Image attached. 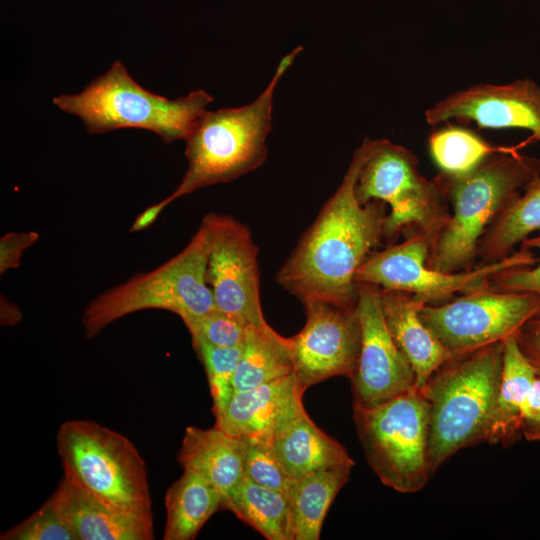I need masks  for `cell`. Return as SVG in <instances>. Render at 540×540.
Wrapping results in <instances>:
<instances>
[{
  "instance_id": "1",
  "label": "cell",
  "mask_w": 540,
  "mask_h": 540,
  "mask_svg": "<svg viewBox=\"0 0 540 540\" xmlns=\"http://www.w3.org/2000/svg\"><path fill=\"white\" fill-rule=\"evenodd\" d=\"M365 153L363 140L341 184L276 275L277 283L301 302L324 299L356 305L355 274L385 241L387 205L379 200L361 204L355 193Z\"/></svg>"
},
{
  "instance_id": "2",
  "label": "cell",
  "mask_w": 540,
  "mask_h": 540,
  "mask_svg": "<svg viewBox=\"0 0 540 540\" xmlns=\"http://www.w3.org/2000/svg\"><path fill=\"white\" fill-rule=\"evenodd\" d=\"M539 177L540 159L512 149L488 156L462 175L439 172L434 180L450 205V216L430 246L426 265L443 272L473 269L484 233Z\"/></svg>"
},
{
  "instance_id": "3",
  "label": "cell",
  "mask_w": 540,
  "mask_h": 540,
  "mask_svg": "<svg viewBox=\"0 0 540 540\" xmlns=\"http://www.w3.org/2000/svg\"><path fill=\"white\" fill-rule=\"evenodd\" d=\"M503 368V341L448 358L420 388L429 405L432 474L452 455L486 442Z\"/></svg>"
},
{
  "instance_id": "4",
  "label": "cell",
  "mask_w": 540,
  "mask_h": 540,
  "mask_svg": "<svg viewBox=\"0 0 540 540\" xmlns=\"http://www.w3.org/2000/svg\"><path fill=\"white\" fill-rule=\"evenodd\" d=\"M213 97L205 90L169 99L137 83L116 60L76 94L52 99L60 110L80 118L89 134L135 128L158 135L165 143L186 140Z\"/></svg>"
},
{
  "instance_id": "5",
  "label": "cell",
  "mask_w": 540,
  "mask_h": 540,
  "mask_svg": "<svg viewBox=\"0 0 540 540\" xmlns=\"http://www.w3.org/2000/svg\"><path fill=\"white\" fill-rule=\"evenodd\" d=\"M276 67L264 91L250 104L205 111L187 137V169L166 206L185 195L218 183L231 182L259 168L267 158L275 88L285 74Z\"/></svg>"
},
{
  "instance_id": "6",
  "label": "cell",
  "mask_w": 540,
  "mask_h": 540,
  "mask_svg": "<svg viewBox=\"0 0 540 540\" xmlns=\"http://www.w3.org/2000/svg\"><path fill=\"white\" fill-rule=\"evenodd\" d=\"M209 250L210 228L204 216L188 244L175 256L89 302L82 315L85 336L94 338L114 321L142 310H165L184 320L215 308L207 280Z\"/></svg>"
},
{
  "instance_id": "7",
  "label": "cell",
  "mask_w": 540,
  "mask_h": 540,
  "mask_svg": "<svg viewBox=\"0 0 540 540\" xmlns=\"http://www.w3.org/2000/svg\"><path fill=\"white\" fill-rule=\"evenodd\" d=\"M366 153L355 193L365 204L379 200L389 206L385 241L422 235L431 244L445 226L450 207L435 180L418 169L417 157L404 146L387 139H364Z\"/></svg>"
},
{
  "instance_id": "8",
  "label": "cell",
  "mask_w": 540,
  "mask_h": 540,
  "mask_svg": "<svg viewBox=\"0 0 540 540\" xmlns=\"http://www.w3.org/2000/svg\"><path fill=\"white\" fill-rule=\"evenodd\" d=\"M64 477L116 508L151 512L145 461L124 435L90 420H68L57 433Z\"/></svg>"
},
{
  "instance_id": "9",
  "label": "cell",
  "mask_w": 540,
  "mask_h": 540,
  "mask_svg": "<svg viewBox=\"0 0 540 540\" xmlns=\"http://www.w3.org/2000/svg\"><path fill=\"white\" fill-rule=\"evenodd\" d=\"M366 461L379 480L400 493H415L428 483L429 405L413 388L374 408L353 409Z\"/></svg>"
},
{
  "instance_id": "10",
  "label": "cell",
  "mask_w": 540,
  "mask_h": 540,
  "mask_svg": "<svg viewBox=\"0 0 540 540\" xmlns=\"http://www.w3.org/2000/svg\"><path fill=\"white\" fill-rule=\"evenodd\" d=\"M429 241L422 235L405 237L372 253L355 274V283H366L387 290L411 293L423 304L446 302L456 293L464 294L490 287L495 273L532 267L538 258L523 246L506 258L468 271L443 272L426 265Z\"/></svg>"
},
{
  "instance_id": "11",
  "label": "cell",
  "mask_w": 540,
  "mask_h": 540,
  "mask_svg": "<svg viewBox=\"0 0 540 540\" xmlns=\"http://www.w3.org/2000/svg\"><path fill=\"white\" fill-rule=\"evenodd\" d=\"M418 313L452 357L515 337L540 316V294L488 287L440 304H421Z\"/></svg>"
},
{
  "instance_id": "12",
  "label": "cell",
  "mask_w": 540,
  "mask_h": 540,
  "mask_svg": "<svg viewBox=\"0 0 540 540\" xmlns=\"http://www.w3.org/2000/svg\"><path fill=\"white\" fill-rule=\"evenodd\" d=\"M306 322L289 337L293 374L307 388L334 376L350 378L361 345V325L356 305L324 299L302 302Z\"/></svg>"
},
{
  "instance_id": "13",
  "label": "cell",
  "mask_w": 540,
  "mask_h": 540,
  "mask_svg": "<svg viewBox=\"0 0 540 540\" xmlns=\"http://www.w3.org/2000/svg\"><path fill=\"white\" fill-rule=\"evenodd\" d=\"M210 228L207 280L214 306L248 326L268 324L260 299L258 248L244 223L226 214L205 215Z\"/></svg>"
},
{
  "instance_id": "14",
  "label": "cell",
  "mask_w": 540,
  "mask_h": 540,
  "mask_svg": "<svg viewBox=\"0 0 540 540\" xmlns=\"http://www.w3.org/2000/svg\"><path fill=\"white\" fill-rule=\"evenodd\" d=\"M381 288L357 284L361 345L351 381L353 409L374 408L416 388L414 371L386 325Z\"/></svg>"
},
{
  "instance_id": "15",
  "label": "cell",
  "mask_w": 540,
  "mask_h": 540,
  "mask_svg": "<svg viewBox=\"0 0 540 540\" xmlns=\"http://www.w3.org/2000/svg\"><path fill=\"white\" fill-rule=\"evenodd\" d=\"M451 119L480 128H517L540 140V86L529 78L507 84L479 83L458 90L425 111L429 125Z\"/></svg>"
},
{
  "instance_id": "16",
  "label": "cell",
  "mask_w": 540,
  "mask_h": 540,
  "mask_svg": "<svg viewBox=\"0 0 540 540\" xmlns=\"http://www.w3.org/2000/svg\"><path fill=\"white\" fill-rule=\"evenodd\" d=\"M306 390L292 373L252 389L232 394L216 427L245 442L270 444L274 436L305 411Z\"/></svg>"
},
{
  "instance_id": "17",
  "label": "cell",
  "mask_w": 540,
  "mask_h": 540,
  "mask_svg": "<svg viewBox=\"0 0 540 540\" xmlns=\"http://www.w3.org/2000/svg\"><path fill=\"white\" fill-rule=\"evenodd\" d=\"M77 540H151L152 513L111 506L63 477L49 497Z\"/></svg>"
},
{
  "instance_id": "18",
  "label": "cell",
  "mask_w": 540,
  "mask_h": 540,
  "mask_svg": "<svg viewBox=\"0 0 540 540\" xmlns=\"http://www.w3.org/2000/svg\"><path fill=\"white\" fill-rule=\"evenodd\" d=\"M383 316L396 345L410 363L420 389L450 355L419 316L420 301L411 293L381 289Z\"/></svg>"
},
{
  "instance_id": "19",
  "label": "cell",
  "mask_w": 540,
  "mask_h": 540,
  "mask_svg": "<svg viewBox=\"0 0 540 540\" xmlns=\"http://www.w3.org/2000/svg\"><path fill=\"white\" fill-rule=\"evenodd\" d=\"M184 470L204 476L220 492L223 503L244 477V442L222 429L189 426L177 455Z\"/></svg>"
},
{
  "instance_id": "20",
  "label": "cell",
  "mask_w": 540,
  "mask_h": 540,
  "mask_svg": "<svg viewBox=\"0 0 540 540\" xmlns=\"http://www.w3.org/2000/svg\"><path fill=\"white\" fill-rule=\"evenodd\" d=\"M270 444L292 479L324 469L355 465L346 448L321 430L306 411L283 427Z\"/></svg>"
},
{
  "instance_id": "21",
  "label": "cell",
  "mask_w": 540,
  "mask_h": 540,
  "mask_svg": "<svg viewBox=\"0 0 540 540\" xmlns=\"http://www.w3.org/2000/svg\"><path fill=\"white\" fill-rule=\"evenodd\" d=\"M537 376L520 350L515 337L503 341V368L487 441L504 447L513 445L520 433L521 411Z\"/></svg>"
},
{
  "instance_id": "22",
  "label": "cell",
  "mask_w": 540,
  "mask_h": 540,
  "mask_svg": "<svg viewBox=\"0 0 540 540\" xmlns=\"http://www.w3.org/2000/svg\"><path fill=\"white\" fill-rule=\"evenodd\" d=\"M353 466H339L292 479L287 490L293 540H318L330 506L349 481Z\"/></svg>"
},
{
  "instance_id": "23",
  "label": "cell",
  "mask_w": 540,
  "mask_h": 540,
  "mask_svg": "<svg viewBox=\"0 0 540 540\" xmlns=\"http://www.w3.org/2000/svg\"><path fill=\"white\" fill-rule=\"evenodd\" d=\"M165 508L163 539L191 540L222 509V496L204 476L184 470L166 491Z\"/></svg>"
},
{
  "instance_id": "24",
  "label": "cell",
  "mask_w": 540,
  "mask_h": 540,
  "mask_svg": "<svg viewBox=\"0 0 540 540\" xmlns=\"http://www.w3.org/2000/svg\"><path fill=\"white\" fill-rule=\"evenodd\" d=\"M539 230L540 177L526 186L484 233L478 244L476 266L506 258L517 244Z\"/></svg>"
},
{
  "instance_id": "25",
  "label": "cell",
  "mask_w": 540,
  "mask_h": 540,
  "mask_svg": "<svg viewBox=\"0 0 540 540\" xmlns=\"http://www.w3.org/2000/svg\"><path fill=\"white\" fill-rule=\"evenodd\" d=\"M293 373L289 338L269 324L249 326L236 368L234 392L255 388Z\"/></svg>"
},
{
  "instance_id": "26",
  "label": "cell",
  "mask_w": 540,
  "mask_h": 540,
  "mask_svg": "<svg viewBox=\"0 0 540 540\" xmlns=\"http://www.w3.org/2000/svg\"><path fill=\"white\" fill-rule=\"evenodd\" d=\"M222 510H229L268 540H293L290 503L283 492L243 477L229 492Z\"/></svg>"
},
{
  "instance_id": "27",
  "label": "cell",
  "mask_w": 540,
  "mask_h": 540,
  "mask_svg": "<svg viewBox=\"0 0 540 540\" xmlns=\"http://www.w3.org/2000/svg\"><path fill=\"white\" fill-rule=\"evenodd\" d=\"M428 144L440 172L448 175L465 174L488 156L506 149L494 147L474 132L455 126L434 131Z\"/></svg>"
},
{
  "instance_id": "28",
  "label": "cell",
  "mask_w": 540,
  "mask_h": 540,
  "mask_svg": "<svg viewBox=\"0 0 540 540\" xmlns=\"http://www.w3.org/2000/svg\"><path fill=\"white\" fill-rule=\"evenodd\" d=\"M201 360L213 400L215 417L226 408L234 393L233 379L238 366L243 344L235 347H218L202 342H192Z\"/></svg>"
},
{
  "instance_id": "29",
  "label": "cell",
  "mask_w": 540,
  "mask_h": 540,
  "mask_svg": "<svg viewBox=\"0 0 540 540\" xmlns=\"http://www.w3.org/2000/svg\"><path fill=\"white\" fill-rule=\"evenodd\" d=\"M182 321L191 335L192 342L218 347L242 345L249 327L241 319L216 308Z\"/></svg>"
},
{
  "instance_id": "30",
  "label": "cell",
  "mask_w": 540,
  "mask_h": 540,
  "mask_svg": "<svg viewBox=\"0 0 540 540\" xmlns=\"http://www.w3.org/2000/svg\"><path fill=\"white\" fill-rule=\"evenodd\" d=\"M1 540H77L50 498L27 519L6 530Z\"/></svg>"
},
{
  "instance_id": "31",
  "label": "cell",
  "mask_w": 540,
  "mask_h": 540,
  "mask_svg": "<svg viewBox=\"0 0 540 540\" xmlns=\"http://www.w3.org/2000/svg\"><path fill=\"white\" fill-rule=\"evenodd\" d=\"M244 442V477L248 480L283 493L291 483L277 459L271 444Z\"/></svg>"
},
{
  "instance_id": "32",
  "label": "cell",
  "mask_w": 540,
  "mask_h": 540,
  "mask_svg": "<svg viewBox=\"0 0 540 540\" xmlns=\"http://www.w3.org/2000/svg\"><path fill=\"white\" fill-rule=\"evenodd\" d=\"M521 246L538 249L540 253V234L528 237ZM490 287L500 291L531 292L540 294V257L532 267H520L495 273L490 280Z\"/></svg>"
},
{
  "instance_id": "33",
  "label": "cell",
  "mask_w": 540,
  "mask_h": 540,
  "mask_svg": "<svg viewBox=\"0 0 540 540\" xmlns=\"http://www.w3.org/2000/svg\"><path fill=\"white\" fill-rule=\"evenodd\" d=\"M39 239L35 231L9 232L0 239V274L18 268L23 252Z\"/></svg>"
},
{
  "instance_id": "34",
  "label": "cell",
  "mask_w": 540,
  "mask_h": 540,
  "mask_svg": "<svg viewBox=\"0 0 540 540\" xmlns=\"http://www.w3.org/2000/svg\"><path fill=\"white\" fill-rule=\"evenodd\" d=\"M520 433L527 441H540V377L538 375L521 411Z\"/></svg>"
},
{
  "instance_id": "35",
  "label": "cell",
  "mask_w": 540,
  "mask_h": 540,
  "mask_svg": "<svg viewBox=\"0 0 540 540\" xmlns=\"http://www.w3.org/2000/svg\"><path fill=\"white\" fill-rule=\"evenodd\" d=\"M515 339L520 350L540 377V316L528 322Z\"/></svg>"
},
{
  "instance_id": "36",
  "label": "cell",
  "mask_w": 540,
  "mask_h": 540,
  "mask_svg": "<svg viewBox=\"0 0 540 540\" xmlns=\"http://www.w3.org/2000/svg\"><path fill=\"white\" fill-rule=\"evenodd\" d=\"M165 208L166 205L162 200L150 205L136 217L134 223L130 228V231L139 232L147 229L157 220V218Z\"/></svg>"
},
{
  "instance_id": "37",
  "label": "cell",
  "mask_w": 540,
  "mask_h": 540,
  "mask_svg": "<svg viewBox=\"0 0 540 540\" xmlns=\"http://www.w3.org/2000/svg\"><path fill=\"white\" fill-rule=\"evenodd\" d=\"M1 318L2 325H14L21 320V312L12 303L6 299H1V315L7 314Z\"/></svg>"
}]
</instances>
